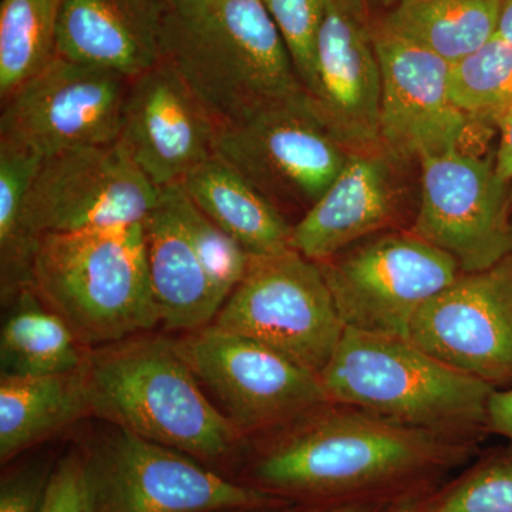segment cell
I'll return each instance as SVG.
<instances>
[{
	"label": "cell",
	"mask_w": 512,
	"mask_h": 512,
	"mask_svg": "<svg viewBox=\"0 0 512 512\" xmlns=\"http://www.w3.org/2000/svg\"><path fill=\"white\" fill-rule=\"evenodd\" d=\"M330 404L293 421L262 451L255 487L302 504H394L431 493L470 454L463 441Z\"/></svg>",
	"instance_id": "6da1fadb"
},
{
	"label": "cell",
	"mask_w": 512,
	"mask_h": 512,
	"mask_svg": "<svg viewBox=\"0 0 512 512\" xmlns=\"http://www.w3.org/2000/svg\"><path fill=\"white\" fill-rule=\"evenodd\" d=\"M320 379L330 402L400 426L454 440V434L488 430L494 387L451 369L409 339L345 328Z\"/></svg>",
	"instance_id": "5b68a950"
},
{
	"label": "cell",
	"mask_w": 512,
	"mask_h": 512,
	"mask_svg": "<svg viewBox=\"0 0 512 512\" xmlns=\"http://www.w3.org/2000/svg\"><path fill=\"white\" fill-rule=\"evenodd\" d=\"M192 204L252 256L291 248L293 224L215 154L178 184Z\"/></svg>",
	"instance_id": "44dd1931"
},
{
	"label": "cell",
	"mask_w": 512,
	"mask_h": 512,
	"mask_svg": "<svg viewBox=\"0 0 512 512\" xmlns=\"http://www.w3.org/2000/svg\"><path fill=\"white\" fill-rule=\"evenodd\" d=\"M161 190L138 170L119 143L77 148L40 164L25 202L28 234L143 224Z\"/></svg>",
	"instance_id": "4fadbf2b"
},
{
	"label": "cell",
	"mask_w": 512,
	"mask_h": 512,
	"mask_svg": "<svg viewBox=\"0 0 512 512\" xmlns=\"http://www.w3.org/2000/svg\"><path fill=\"white\" fill-rule=\"evenodd\" d=\"M421 200L413 234L456 259L463 274L512 256L511 184L495 160L461 148L421 158Z\"/></svg>",
	"instance_id": "7c38bea8"
},
{
	"label": "cell",
	"mask_w": 512,
	"mask_h": 512,
	"mask_svg": "<svg viewBox=\"0 0 512 512\" xmlns=\"http://www.w3.org/2000/svg\"><path fill=\"white\" fill-rule=\"evenodd\" d=\"M488 430L504 437L512 457V386L494 389L488 402Z\"/></svg>",
	"instance_id": "d6a6232c"
},
{
	"label": "cell",
	"mask_w": 512,
	"mask_h": 512,
	"mask_svg": "<svg viewBox=\"0 0 512 512\" xmlns=\"http://www.w3.org/2000/svg\"><path fill=\"white\" fill-rule=\"evenodd\" d=\"M40 512H94L83 450L57 460Z\"/></svg>",
	"instance_id": "4dcf8cb0"
},
{
	"label": "cell",
	"mask_w": 512,
	"mask_h": 512,
	"mask_svg": "<svg viewBox=\"0 0 512 512\" xmlns=\"http://www.w3.org/2000/svg\"><path fill=\"white\" fill-rule=\"evenodd\" d=\"M94 512H229L281 507L198 458L114 426L83 450Z\"/></svg>",
	"instance_id": "8992f818"
},
{
	"label": "cell",
	"mask_w": 512,
	"mask_h": 512,
	"mask_svg": "<svg viewBox=\"0 0 512 512\" xmlns=\"http://www.w3.org/2000/svg\"><path fill=\"white\" fill-rule=\"evenodd\" d=\"M168 0H64L56 56L134 79L161 62Z\"/></svg>",
	"instance_id": "ac0fdd59"
},
{
	"label": "cell",
	"mask_w": 512,
	"mask_h": 512,
	"mask_svg": "<svg viewBox=\"0 0 512 512\" xmlns=\"http://www.w3.org/2000/svg\"><path fill=\"white\" fill-rule=\"evenodd\" d=\"M501 5L503 0H397L382 22L451 64L497 35Z\"/></svg>",
	"instance_id": "cb8c5ba5"
},
{
	"label": "cell",
	"mask_w": 512,
	"mask_h": 512,
	"mask_svg": "<svg viewBox=\"0 0 512 512\" xmlns=\"http://www.w3.org/2000/svg\"><path fill=\"white\" fill-rule=\"evenodd\" d=\"M426 495L404 498V500L390 505L386 512H426Z\"/></svg>",
	"instance_id": "d590c367"
},
{
	"label": "cell",
	"mask_w": 512,
	"mask_h": 512,
	"mask_svg": "<svg viewBox=\"0 0 512 512\" xmlns=\"http://www.w3.org/2000/svg\"><path fill=\"white\" fill-rule=\"evenodd\" d=\"M167 188L212 284L222 299L227 301L228 296L247 274L251 255L207 215L202 214L184 194L180 185Z\"/></svg>",
	"instance_id": "83f0119b"
},
{
	"label": "cell",
	"mask_w": 512,
	"mask_h": 512,
	"mask_svg": "<svg viewBox=\"0 0 512 512\" xmlns=\"http://www.w3.org/2000/svg\"><path fill=\"white\" fill-rule=\"evenodd\" d=\"M211 325L269 346L319 377L345 332L319 262L293 248L251 255Z\"/></svg>",
	"instance_id": "52a82bcc"
},
{
	"label": "cell",
	"mask_w": 512,
	"mask_h": 512,
	"mask_svg": "<svg viewBox=\"0 0 512 512\" xmlns=\"http://www.w3.org/2000/svg\"><path fill=\"white\" fill-rule=\"evenodd\" d=\"M229 512H284L281 508H266V510H252V511H229Z\"/></svg>",
	"instance_id": "74e56055"
},
{
	"label": "cell",
	"mask_w": 512,
	"mask_h": 512,
	"mask_svg": "<svg viewBox=\"0 0 512 512\" xmlns=\"http://www.w3.org/2000/svg\"><path fill=\"white\" fill-rule=\"evenodd\" d=\"M173 342L241 436L289 426L332 403L318 375L247 336L208 325Z\"/></svg>",
	"instance_id": "ba28073f"
},
{
	"label": "cell",
	"mask_w": 512,
	"mask_h": 512,
	"mask_svg": "<svg viewBox=\"0 0 512 512\" xmlns=\"http://www.w3.org/2000/svg\"><path fill=\"white\" fill-rule=\"evenodd\" d=\"M143 228L160 325L181 333L211 325L225 301L202 265L168 188H161L160 201Z\"/></svg>",
	"instance_id": "ffe728a7"
},
{
	"label": "cell",
	"mask_w": 512,
	"mask_h": 512,
	"mask_svg": "<svg viewBox=\"0 0 512 512\" xmlns=\"http://www.w3.org/2000/svg\"><path fill=\"white\" fill-rule=\"evenodd\" d=\"M319 265L346 329L402 339L424 303L461 272L413 232L377 235Z\"/></svg>",
	"instance_id": "9c48e42d"
},
{
	"label": "cell",
	"mask_w": 512,
	"mask_h": 512,
	"mask_svg": "<svg viewBox=\"0 0 512 512\" xmlns=\"http://www.w3.org/2000/svg\"><path fill=\"white\" fill-rule=\"evenodd\" d=\"M386 2H397V0H386Z\"/></svg>",
	"instance_id": "f35d334b"
},
{
	"label": "cell",
	"mask_w": 512,
	"mask_h": 512,
	"mask_svg": "<svg viewBox=\"0 0 512 512\" xmlns=\"http://www.w3.org/2000/svg\"><path fill=\"white\" fill-rule=\"evenodd\" d=\"M426 512H512V457H493L426 495Z\"/></svg>",
	"instance_id": "f1b7e54d"
},
{
	"label": "cell",
	"mask_w": 512,
	"mask_h": 512,
	"mask_svg": "<svg viewBox=\"0 0 512 512\" xmlns=\"http://www.w3.org/2000/svg\"><path fill=\"white\" fill-rule=\"evenodd\" d=\"M366 0H325L309 107L349 153L383 151L382 72Z\"/></svg>",
	"instance_id": "2e32d148"
},
{
	"label": "cell",
	"mask_w": 512,
	"mask_h": 512,
	"mask_svg": "<svg viewBox=\"0 0 512 512\" xmlns=\"http://www.w3.org/2000/svg\"><path fill=\"white\" fill-rule=\"evenodd\" d=\"M42 158L26 148L0 140V282L2 298L30 286L37 242L25 224V202Z\"/></svg>",
	"instance_id": "d4e9b609"
},
{
	"label": "cell",
	"mask_w": 512,
	"mask_h": 512,
	"mask_svg": "<svg viewBox=\"0 0 512 512\" xmlns=\"http://www.w3.org/2000/svg\"><path fill=\"white\" fill-rule=\"evenodd\" d=\"M500 143H498L495 167L505 183L512 185V110L498 126Z\"/></svg>",
	"instance_id": "836d02e7"
},
{
	"label": "cell",
	"mask_w": 512,
	"mask_h": 512,
	"mask_svg": "<svg viewBox=\"0 0 512 512\" xmlns=\"http://www.w3.org/2000/svg\"><path fill=\"white\" fill-rule=\"evenodd\" d=\"M409 340L494 389L512 386V256L458 276L417 313Z\"/></svg>",
	"instance_id": "5bb4252c"
},
{
	"label": "cell",
	"mask_w": 512,
	"mask_h": 512,
	"mask_svg": "<svg viewBox=\"0 0 512 512\" xmlns=\"http://www.w3.org/2000/svg\"><path fill=\"white\" fill-rule=\"evenodd\" d=\"M83 376L90 417L198 460H222L242 437L163 336L89 349Z\"/></svg>",
	"instance_id": "3957f363"
},
{
	"label": "cell",
	"mask_w": 512,
	"mask_h": 512,
	"mask_svg": "<svg viewBox=\"0 0 512 512\" xmlns=\"http://www.w3.org/2000/svg\"><path fill=\"white\" fill-rule=\"evenodd\" d=\"M373 39L382 72L379 138L384 153L421 160L460 148L471 121L451 99V64L382 20L373 23Z\"/></svg>",
	"instance_id": "9a60e30c"
},
{
	"label": "cell",
	"mask_w": 512,
	"mask_h": 512,
	"mask_svg": "<svg viewBox=\"0 0 512 512\" xmlns=\"http://www.w3.org/2000/svg\"><path fill=\"white\" fill-rule=\"evenodd\" d=\"M12 303L0 333L2 376H52L83 366L89 349L30 286Z\"/></svg>",
	"instance_id": "603a6c76"
},
{
	"label": "cell",
	"mask_w": 512,
	"mask_h": 512,
	"mask_svg": "<svg viewBox=\"0 0 512 512\" xmlns=\"http://www.w3.org/2000/svg\"><path fill=\"white\" fill-rule=\"evenodd\" d=\"M448 89L468 120L498 128L512 110V45L494 35L470 55L451 63Z\"/></svg>",
	"instance_id": "4316f807"
},
{
	"label": "cell",
	"mask_w": 512,
	"mask_h": 512,
	"mask_svg": "<svg viewBox=\"0 0 512 512\" xmlns=\"http://www.w3.org/2000/svg\"><path fill=\"white\" fill-rule=\"evenodd\" d=\"M220 127L184 80L160 62L131 79L119 141L158 190L215 156Z\"/></svg>",
	"instance_id": "e0dca14e"
},
{
	"label": "cell",
	"mask_w": 512,
	"mask_h": 512,
	"mask_svg": "<svg viewBox=\"0 0 512 512\" xmlns=\"http://www.w3.org/2000/svg\"><path fill=\"white\" fill-rule=\"evenodd\" d=\"M384 151L350 153L311 210L293 224L291 248L325 262L392 222L394 191Z\"/></svg>",
	"instance_id": "d6986e66"
},
{
	"label": "cell",
	"mask_w": 512,
	"mask_h": 512,
	"mask_svg": "<svg viewBox=\"0 0 512 512\" xmlns=\"http://www.w3.org/2000/svg\"><path fill=\"white\" fill-rule=\"evenodd\" d=\"M131 79L56 56L2 100L0 140L46 160L119 141Z\"/></svg>",
	"instance_id": "30bf717a"
},
{
	"label": "cell",
	"mask_w": 512,
	"mask_h": 512,
	"mask_svg": "<svg viewBox=\"0 0 512 512\" xmlns=\"http://www.w3.org/2000/svg\"><path fill=\"white\" fill-rule=\"evenodd\" d=\"M84 417L90 414L83 366L63 375L0 377L2 463Z\"/></svg>",
	"instance_id": "7402d4cb"
},
{
	"label": "cell",
	"mask_w": 512,
	"mask_h": 512,
	"mask_svg": "<svg viewBox=\"0 0 512 512\" xmlns=\"http://www.w3.org/2000/svg\"><path fill=\"white\" fill-rule=\"evenodd\" d=\"M497 33L512 45V0H503Z\"/></svg>",
	"instance_id": "8d00e7d4"
},
{
	"label": "cell",
	"mask_w": 512,
	"mask_h": 512,
	"mask_svg": "<svg viewBox=\"0 0 512 512\" xmlns=\"http://www.w3.org/2000/svg\"><path fill=\"white\" fill-rule=\"evenodd\" d=\"M53 467L30 463L2 477L0 512H40Z\"/></svg>",
	"instance_id": "1f68e13d"
},
{
	"label": "cell",
	"mask_w": 512,
	"mask_h": 512,
	"mask_svg": "<svg viewBox=\"0 0 512 512\" xmlns=\"http://www.w3.org/2000/svg\"><path fill=\"white\" fill-rule=\"evenodd\" d=\"M392 504L376 503V501H356V503L335 504H302L284 512H386Z\"/></svg>",
	"instance_id": "e575fe53"
},
{
	"label": "cell",
	"mask_w": 512,
	"mask_h": 512,
	"mask_svg": "<svg viewBox=\"0 0 512 512\" xmlns=\"http://www.w3.org/2000/svg\"><path fill=\"white\" fill-rule=\"evenodd\" d=\"M30 288L87 349L160 325L143 224L43 235Z\"/></svg>",
	"instance_id": "277c9868"
},
{
	"label": "cell",
	"mask_w": 512,
	"mask_h": 512,
	"mask_svg": "<svg viewBox=\"0 0 512 512\" xmlns=\"http://www.w3.org/2000/svg\"><path fill=\"white\" fill-rule=\"evenodd\" d=\"M64 0H0V100L56 57Z\"/></svg>",
	"instance_id": "484cf974"
},
{
	"label": "cell",
	"mask_w": 512,
	"mask_h": 512,
	"mask_svg": "<svg viewBox=\"0 0 512 512\" xmlns=\"http://www.w3.org/2000/svg\"><path fill=\"white\" fill-rule=\"evenodd\" d=\"M265 3L308 97L315 86L316 45L325 15V0H265Z\"/></svg>",
	"instance_id": "f546056e"
},
{
	"label": "cell",
	"mask_w": 512,
	"mask_h": 512,
	"mask_svg": "<svg viewBox=\"0 0 512 512\" xmlns=\"http://www.w3.org/2000/svg\"><path fill=\"white\" fill-rule=\"evenodd\" d=\"M215 154L285 217L311 210L350 156L316 119L308 99L221 127Z\"/></svg>",
	"instance_id": "8fae6325"
},
{
	"label": "cell",
	"mask_w": 512,
	"mask_h": 512,
	"mask_svg": "<svg viewBox=\"0 0 512 512\" xmlns=\"http://www.w3.org/2000/svg\"><path fill=\"white\" fill-rule=\"evenodd\" d=\"M161 62L220 128L308 99L265 0H168Z\"/></svg>",
	"instance_id": "7a4b0ae2"
}]
</instances>
